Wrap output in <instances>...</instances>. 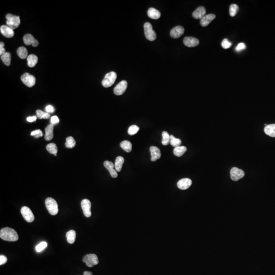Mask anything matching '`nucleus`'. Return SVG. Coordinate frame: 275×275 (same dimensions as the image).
<instances>
[{
	"mask_svg": "<svg viewBox=\"0 0 275 275\" xmlns=\"http://www.w3.org/2000/svg\"><path fill=\"white\" fill-rule=\"evenodd\" d=\"M184 43L187 47L193 48L197 46L199 44V41L194 37H186L184 39Z\"/></svg>",
	"mask_w": 275,
	"mask_h": 275,
	"instance_id": "nucleus-15",
	"label": "nucleus"
},
{
	"mask_svg": "<svg viewBox=\"0 0 275 275\" xmlns=\"http://www.w3.org/2000/svg\"><path fill=\"white\" fill-rule=\"evenodd\" d=\"M238 6L236 4H232L230 5L229 8V13L230 16L232 17H234L237 14L238 10Z\"/></svg>",
	"mask_w": 275,
	"mask_h": 275,
	"instance_id": "nucleus-35",
	"label": "nucleus"
},
{
	"mask_svg": "<svg viewBox=\"0 0 275 275\" xmlns=\"http://www.w3.org/2000/svg\"><path fill=\"white\" fill-rule=\"evenodd\" d=\"M81 207L85 216L87 218L90 217L91 216V203L90 200L87 199L83 200L81 202Z\"/></svg>",
	"mask_w": 275,
	"mask_h": 275,
	"instance_id": "nucleus-10",
	"label": "nucleus"
},
{
	"mask_svg": "<svg viewBox=\"0 0 275 275\" xmlns=\"http://www.w3.org/2000/svg\"><path fill=\"white\" fill-rule=\"evenodd\" d=\"M192 184V181L189 178H183L178 181L177 182V187L179 189L182 190H185L190 187Z\"/></svg>",
	"mask_w": 275,
	"mask_h": 275,
	"instance_id": "nucleus-13",
	"label": "nucleus"
},
{
	"mask_svg": "<svg viewBox=\"0 0 275 275\" xmlns=\"http://www.w3.org/2000/svg\"><path fill=\"white\" fill-rule=\"evenodd\" d=\"M45 111L47 113H53L55 112V109L54 107L51 105H48L45 108Z\"/></svg>",
	"mask_w": 275,
	"mask_h": 275,
	"instance_id": "nucleus-43",
	"label": "nucleus"
},
{
	"mask_svg": "<svg viewBox=\"0 0 275 275\" xmlns=\"http://www.w3.org/2000/svg\"><path fill=\"white\" fill-rule=\"evenodd\" d=\"M147 14L150 19L158 20L161 17V12L154 8H150L147 11Z\"/></svg>",
	"mask_w": 275,
	"mask_h": 275,
	"instance_id": "nucleus-22",
	"label": "nucleus"
},
{
	"mask_svg": "<svg viewBox=\"0 0 275 275\" xmlns=\"http://www.w3.org/2000/svg\"><path fill=\"white\" fill-rule=\"evenodd\" d=\"M20 212H21V213H22L23 218H24V219L27 222L31 223L34 221V219H35L34 215L29 207L27 206H23L21 209Z\"/></svg>",
	"mask_w": 275,
	"mask_h": 275,
	"instance_id": "nucleus-8",
	"label": "nucleus"
},
{
	"mask_svg": "<svg viewBox=\"0 0 275 275\" xmlns=\"http://www.w3.org/2000/svg\"><path fill=\"white\" fill-rule=\"evenodd\" d=\"M184 28L182 27L176 26L173 28L170 31V36L173 38H178L184 34Z\"/></svg>",
	"mask_w": 275,
	"mask_h": 275,
	"instance_id": "nucleus-14",
	"label": "nucleus"
},
{
	"mask_svg": "<svg viewBox=\"0 0 275 275\" xmlns=\"http://www.w3.org/2000/svg\"><path fill=\"white\" fill-rule=\"evenodd\" d=\"M232 45V43L229 41L227 39H224L222 42V47L224 49L230 48Z\"/></svg>",
	"mask_w": 275,
	"mask_h": 275,
	"instance_id": "nucleus-38",
	"label": "nucleus"
},
{
	"mask_svg": "<svg viewBox=\"0 0 275 275\" xmlns=\"http://www.w3.org/2000/svg\"><path fill=\"white\" fill-rule=\"evenodd\" d=\"M1 59L4 63L7 66H9L11 64V54L9 52H6L1 56Z\"/></svg>",
	"mask_w": 275,
	"mask_h": 275,
	"instance_id": "nucleus-32",
	"label": "nucleus"
},
{
	"mask_svg": "<svg viewBox=\"0 0 275 275\" xmlns=\"http://www.w3.org/2000/svg\"><path fill=\"white\" fill-rule=\"evenodd\" d=\"M170 144L174 147L180 146L181 144V141L179 139H177L175 138L173 135H170Z\"/></svg>",
	"mask_w": 275,
	"mask_h": 275,
	"instance_id": "nucleus-33",
	"label": "nucleus"
},
{
	"mask_svg": "<svg viewBox=\"0 0 275 275\" xmlns=\"http://www.w3.org/2000/svg\"><path fill=\"white\" fill-rule=\"evenodd\" d=\"M54 125L51 124L48 125L45 129V138L46 141H50L53 139L54 137Z\"/></svg>",
	"mask_w": 275,
	"mask_h": 275,
	"instance_id": "nucleus-21",
	"label": "nucleus"
},
{
	"mask_svg": "<svg viewBox=\"0 0 275 275\" xmlns=\"http://www.w3.org/2000/svg\"><path fill=\"white\" fill-rule=\"evenodd\" d=\"M0 238L2 240L8 241H17L19 238L16 231L9 227H5L1 229Z\"/></svg>",
	"mask_w": 275,
	"mask_h": 275,
	"instance_id": "nucleus-1",
	"label": "nucleus"
},
{
	"mask_svg": "<svg viewBox=\"0 0 275 275\" xmlns=\"http://www.w3.org/2000/svg\"><path fill=\"white\" fill-rule=\"evenodd\" d=\"M17 53L19 57L22 59H25L28 57V51L24 47H20L17 50Z\"/></svg>",
	"mask_w": 275,
	"mask_h": 275,
	"instance_id": "nucleus-28",
	"label": "nucleus"
},
{
	"mask_svg": "<svg viewBox=\"0 0 275 275\" xmlns=\"http://www.w3.org/2000/svg\"><path fill=\"white\" fill-rule=\"evenodd\" d=\"M139 130V127L136 125H133L128 128V134L130 135H134L138 132Z\"/></svg>",
	"mask_w": 275,
	"mask_h": 275,
	"instance_id": "nucleus-36",
	"label": "nucleus"
},
{
	"mask_svg": "<svg viewBox=\"0 0 275 275\" xmlns=\"http://www.w3.org/2000/svg\"><path fill=\"white\" fill-rule=\"evenodd\" d=\"M76 142L73 137H68L66 139L65 147L67 148H73L76 146Z\"/></svg>",
	"mask_w": 275,
	"mask_h": 275,
	"instance_id": "nucleus-30",
	"label": "nucleus"
},
{
	"mask_svg": "<svg viewBox=\"0 0 275 275\" xmlns=\"http://www.w3.org/2000/svg\"><path fill=\"white\" fill-rule=\"evenodd\" d=\"M83 274L84 275H93V273L92 272H89V271H85L84 272Z\"/></svg>",
	"mask_w": 275,
	"mask_h": 275,
	"instance_id": "nucleus-48",
	"label": "nucleus"
},
{
	"mask_svg": "<svg viewBox=\"0 0 275 275\" xmlns=\"http://www.w3.org/2000/svg\"><path fill=\"white\" fill-rule=\"evenodd\" d=\"M28 65L30 67H34L38 62V57L35 55L32 54L29 55L27 58Z\"/></svg>",
	"mask_w": 275,
	"mask_h": 275,
	"instance_id": "nucleus-24",
	"label": "nucleus"
},
{
	"mask_svg": "<svg viewBox=\"0 0 275 275\" xmlns=\"http://www.w3.org/2000/svg\"><path fill=\"white\" fill-rule=\"evenodd\" d=\"M0 31L3 35L7 38H11L14 35L13 30L7 25H3L0 27Z\"/></svg>",
	"mask_w": 275,
	"mask_h": 275,
	"instance_id": "nucleus-16",
	"label": "nucleus"
},
{
	"mask_svg": "<svg viewBox=\"0 0 275 275\" xmlns=\"http://www.w3.org/2000/svg\"><path fill=\"white\" fill-rule=\"evenodd\" d=\"M67 241L68 243L73 244L74 243L76 238V232L73 230L69 231L66 233Z\"/></svg>",
	"mask_w": 275,
	"mask_h": 275,
	"instance_id": "nucleus-27",
	"label": "nucleus"
},
{
	"mask_svg": "<svg viewBox=\"0 0 275 275\" xmlns=\"http://www.w3.org/2000/svg\"><path fill=\"white\" fill-rule=\"evenodd\" d=\"M31 136H35L36 138L39 137H41L43 136V134L41 130H37L34 131H33L31 133Z\"/></svg>",
	"mask_w": 275,
	"mask_h": 275,
	"instance_id": "nucleus-39",
	"label": "nucleus"
},
{
	"mask_svg": "<svg viewBox=\"0 0 275 275\" xmlns=\"http://www.w3.org/2000/svg\"><path fill=\"white\" fill-rule=\"evenodd\" d=\"M6 18L7 19V26H8L12 29H16L20 25V17L19 16H14L10 13H8L6 16Z\"/></svg>",
	"mask_w": 275,
	"mask_h": 275,
	"instance_id": "nucleus-3",
	"label": "nucleus"
},
{
	"mask_svg": "<svg viewBox=\"0 0 275 275\" xmlns=\"http://www.w3.org/2000/svg\"><path fill=\"white\" fill-rule=\"evenodd\" d=\"M37 118V116H29V117H28L27 118V121L29 122H34V121H35L36 120Z\"/></svg>",
	"mask_w": 275,
	"mask_h": 275,
	"instance_id": "nucleus-46",
	"label": "nucleus"
},
{
	"mask_svg": "<svg viewBox=\"0 0 275 275\" xmlns=\"http://www.w3.org/2000/svg\"><path fill=\"white\" fill-rule=\"evenodd\" d=\"M4 46H5L4 43L3 42H0V55H1V56H2L5 53H6V50L4 48Z\"/></svg>",
	"mask_w": 275,
	"mask_h": 275,
	"instance_id": "nucleus-42",
	"label": "nucleus"
},
{
	"mask_svg": "<svg viewBox=\"0 0 275 275\" xmlns=\"http://www.w3.org/2000/svg\"><path fill=\"white\" fill-rule=\"evenodd\" d=\"M117 74L114 71H111L106 74L102 81V85L105 88L112 86L114 84L116 79Z\"/></svg>",
	"mask_w": 275,
	"mask_h": 275,
	"instance_id": "nucleus-4",
	"label": "nucleus"
},
{
	"mask_svg": "<svg viewBox=\"0 0 275 275\" xmlns=\"http://www.w3.org/2000/svg\"><path fill=\"white\" fill-rule=\"evenodd\" d=\"M59 119L57 116H53L52 117L51 119V123L52 124L54 125H56V124L59 123Z\"/></svg>",
	"mask_w": 275,
	"mask_h": 275,
	"instance_id": "nucleus-41",
	"label": "nucleus"
},
{
	"mask_svg": "<svg viewBox=\"0 0 275 275\" xmlns=\"http://www.w3.org/2000/svg\"><path fill=\"white\" fill-rule=\"evenodd\" d=\"M7 258L4 255H1L0 256V265H3L7 262Z\"/></svg>",
	"mask_w": 275,
	"mask_h": 275,
	"instance_id": "nucleus-44",
	"label": "nucleus"
},
{
	"mask_svg": "<svg viewBox=\"0 0 275 275\" xmlns=\"http://www.w3.org/2000/svg\"><path fill=\"white\" fill-rule=\"evenodd\" d=\"M47 247H48L47 243L46 242H45V241H42V242L40 243V244H39L38 245L36 246V251L37 252H41L45 248H47Z\"/></svg>",
	"mask_w": 275,
	"mask_h": 275,
	"instance_id": "nucleus-37",
	"label": "nucleus"
},
{
	"mask_svg": "<svg viewBox=\"0 0 275 275\" xmlns=\"http://www.w3.org/2000/svg\"><path fill=\"white\" fill-rule=\"evenodd\" d=\"M50 117V114L47 112H45L42 116L41 119H48Z\"/></svg>",
	"mask_w": 275,
	"mask_h": 275,
	"instance_id": "nucleus-47",
	"label": "nucleus"
},
{
	"mask_svg": "<svg viewBox=\"0 0 275 275\" xmlns=\"http://www.w3.org/2000/svg\"><path fill=\"white\" fill-rule=\"evenodd\" d=\"M83 261L86 264L87 266L90 267H93L99 262L97 255L95 254H89L85 255L83 258Z\"/></svg>",
	"mask_w": 275,
	"mask_h": 275,
	"instance_id": "nucleus-6",
	"label": "nucleus"
},
{
	"mask_svg": "<svg viewBox=\"0 0 275 275\" xmlns=\"http://www.w3.org/2000/svg\"><path fill=\"white\" fill-rule=\"evenodd\" d=\"M23 42L27 45H32L33 47H36L38 45L39 42L36 39H35L32 35L28 34L25 35L23 37Z\"/></svg>",
	"mask_w": 275,
	"mask_h": 275,
	"instance_id": "nucleus-12",
	"label": "nucleus"
},
{
	"mask_svg": "<svg viewBox=\"0 0 275 275\" xmlns=\"http://www.w3.org/2000/svg\"><path fill=\"white\" fill-rule=\"evenodd\" d=\"M144 33L146 38L149 41H154L156 38V33L152 29V26L149 23H146L144 25Z\"/></svg>",
	"mask_w": 275,
	"mask_h": 275,
	"instance_id": "nucleus-5",
	"label": "nucleus"
},
{
	"mask_svg": "<svg viewBox=\"0 0 275 275\" xmlns=\"http://www.w3.org/2000/svg\"><path fill=\"white\" fill-rule=\"evenodd\" d=\"M246 48V45L244 43L241 42V43H238V45H237V47L235 48V50L237 52H240L245 50Z\"/></svg>",
	"mask_w": 275,
	"mask_h": 275,
	"instance_id": "nucleus-40",
	"label": "nucleus"
},
{
	"mask_svg": "<svg viewBox=\"0 0 275 275\" xmlns=\"http://www.w3.org/2000/svg\"><path fill=\"white\" fill-rule=\"evenodd\" d=\"M127 87V83L125 80H122L120 82L114 89V93L116 95H123Z\"/></svg>",
	"mask_w": 275,
	"mask_h": 275,
	"instance_id": "nucleus-11",
	"label": "nucleus"
},
{
	"mask_svg": "<svg viewBox=\"0 0 275 275\" xmlns=\"http://www.w3.org/2000/svg\"><path fill=\"white\" fill-rule=\"evenodd\" d=\"M47 150L49 153L53 154L55 156H57L58 152V148L57 146L55 143H50L47 146Z\"/></svg>",
	"mask_w": 275,
	"mask_h": 275,
	"instance_id": "nucleus-31",
	"label": "nucleus"
},
{
	"mask_svg": "<svg viewBox=\"0 0 275 275\" xmlns=\"http://www.w3.org/2000/svg\"><path fill=\"white\" fill-rule=\"evenodd\" d=\"M22 82L29 87H32L35 85L36 79L34 76L29 73H25L21 77Z\"/></svg>",
	"mask_w": 275,
	"mask_h": 275,
	"instance_id": "nucleus-7",
	"label": "nucleus"
},
{
	"mask_svg": "<svg viewBox=\"0 0 275 275\" xmlns=\"http://www.w3.org/2000/svg\"><path fill=\"white\" fill-rule=\"evenodd\" d=\"M187 150V147L185 146H178V147H175L173 150V153L175 156L178 157H180L184 155L186 151Z\"/></svg>",
	"mask_w": 275,
	"mask_h": 275,
	"instance_id": "nucleus-26",
	"label": "nucleus"
},
{
	"mask_svg": "<svg viewBox=\"0 0 275 275\" xmlns=\"http://www.w3.org/2000/svg\"><path fill=\"white\" fill-rule=\"evenodd\" d=\"M245 176V172L243 170L234 167L230 171L231 178L232 180L238 181Z\"/></svg>",
	"mask_w": 275,
	"mask_h": 275,
	"instance_id": "nucleus-9",
	"label": "nucleus"
},
{
	"mask_svg": "<svg viewBox=\"0 0 275 275\" xmlns=\"http://www.w3.org/2000/svg\"><path fill=\"white\" fill-rule=\"evenodd\" d=\"M36 112V115H37V117L39 119H41L42 116L45 112L40 110H37Z\"/></svg>",
	"mask_w": 275,
	"mask_h": 275,
	"instance_id": "nucleus-45",
	"label": "nucleus"
},
{
	"mask_svg": "<svg viewBox=\"0 0 275 275\" xmlns=\"http://www.w3.org/2000/svg\"><path fill=\"white\" fill-rule=\"evenodd\" d=\"M124 162V159L122 156H118L115 160V170L117 172H120L122 169V166Z\"/></svg>",
	"mask_w": 275,
	"mask_h": 275,
	"instance_id": "nucleus-25",
	"label": "nucleus"
},
{
	"mask_svg": "<svg viewBox=\"0 0 275 275\" xmlns=\"http://www.w3.org/2000/svg\"><path fill=\"white\" fill-rule=\"evenodd\" d=\"M216 18V16L213 14H206L204 17L200 20V25L201 26L205 27L208 26L214 19Z\"/></svg>",
	"mask_w": 275,
	"mask_h": 275,
	"instance_id": "nucleus-19",
	"label": "nucleus"
},
{
	"mask_svg": "<svg viewBox=\"0 0 275 275\" xmlns=\"http://www.w3.org/2000/svg\"><path fill=\"white\" fill-rule=\"evenodd\" d=\"M150 152L152 155L151 160L152 162H155L161 158V151L158 147L155 146H151L150 148Z\"/></svg>",
	"mask_w": 275,
	"mask_h": 275,
	"instance_id": "nucleus-20",
	"label": "nucleus"
},
{
	"mask_svg": "<svg viewBox=\"0 0 275 275\" xmlns=\"http://www.w3.org/2000/svg\"><path fill=\"white\" fill-rule=\"evenodd\" d=\"M120 147L127 152H130L132 150V144L130 141L124 140L120 143Z\"/></svg>",
	"mask_w": 275,
	"mask_h": 275,
	"instance_id": "nucleus-29",
	"label": "nucleus"
},
{
	"mask_svg": "<svg viewBox=\"0 0 275 275\" xmlns=\"http://www.w3.org/2000/svg\"><path fill=\"white\" fill-rule=\"evenodd\" d=\"M162 144L164 146H167L170 142V135L167 131H164L162 133Z\"/></svg>",
	"mask_w": 275,
	"mask_h": 275,
	"instance_id": "nucleus-34",
	"label": "nucleus"
},
{
	"mask_svg": "<svg viewBox=\"0 0 275 275\" xmlns=\"http://www.w3.org/2000/svg\"><path fill=\"white\" fill-rule=\"evenodd\" d=\"M45 204L49 213L52 216H55L58 212V205L57 201L53 198H48L45 201Z\"/></svg>",
	"mask_w": 275,
	"mask_h": 275,
	"instance_id": "nucleus-2",
	"label": "nucleus"
},
{
	"mask_svg": "<svg viewBox=\"0 0 275 275\" xmlns=\"http://www.w3.org/2000/svg\"><path fill=\"white\" fill-rule=\"evenodd\" d=\"M206 12V11L205 8H204V7L200 6L194 11L192 13V16L194 19L201 20L205 16Z\"/></svg>",
	"mask_w": 275,
	"mask_h": 275,
	"instance_id": "nucleus-18",
	"label": "nucleus"
},
{
	"mask_svg": "<svg viewBox=\"0 0 275 275\" xmlns=\"http://www.w3.org/2000/svg\"><path fill=\"white\" fill-rule=\"evenodd\" d=\"M264 133L271 137H275V124L266 125L264 128Z\"/></svg>",
	"mask_w": 275,
	"mask_h": 275,
	"instance_id": "nucleus-23",
	"label": "nucleus"
},
{
	"mask_svg": "<svg viewBox=\"0 0 275 275\" xmlns=\"http://www.w3.org/2000/svg\"><path fill=\"white\" fill-rule=\"evenodd\" d=\"M104 165L105 168H107L111 176L112 177H117V171L114 169L115 166L113 162H110V161H106L104 162Z\"/></svg>",
	"mask_w": 275,
	"mask_h": 275,
	"instance_id": "nucleus-17",
	"label": "nucleus"
}]
</instances>
